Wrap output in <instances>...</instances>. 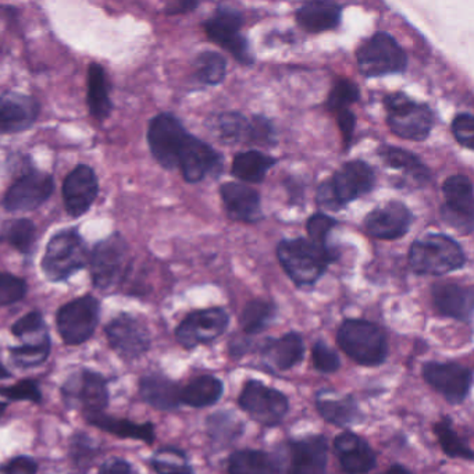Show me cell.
<instances>
[{
  "instance_id": "1",
  "label": "cell",
  "mask_w": 474,
  "mask_h": 474,
  "mask_svg": "<svg viewBox=\"0 0 474 474\" xmlns=\"http://www.w3.org/2000/svg\"><path fill=\"white\" fill-rule=\"evenodd\" d=\"M277 258L296 287H312L337 261L338 253L331 246L314 243L309 238L283 240L277 246Z\"/></svg>"
},
{
  "instance_id": "2",
  "label": "cell",
  "mask_w": 474,
  "mask_h": 474,
  "mask_svg": "<svg viewBox=\"0 0 474 474\" xmlns=\"http://www.w3.org/2000/svg\"><path fill=\"white\" fill-rule=\"evenodd\" d=\"M376 174L364 160H352L340 167L333 179L325 180L317 188V205L325 211H337L357 198L372 192Z\"/></svg>"
},
{
  "instance_id": "3",
  "label": "cell",
  "mask_w": 474,
  "mask_h": 474,
  "mask_svg": "<svg viewBox=\"0 0 474 474\" xmlns=\"http://www.w3.org/2000/svg\"><path fill=\"white\" fill-rule=\"evenodd\" d=\"M466 253L462 246L445 234H426L416 240L409 249V264L419 275H445L465 267Z\"/></svg>"
},
{
  "instance_id": "4",
  "label": "cell",
  "mask_w": 474,
  "mask_h": 474,
  "mask_svg": "<svg viewBox=\"0 0 474 474\" xmlns=\"http://www.w3.org/2000/svg\"><path fill=\"white\" fill-rule=\"evenodd\" d=\"M340 348L360 366H381L388 357V343L383 328L364 319H346L338 328Z\"/></svg>"
},
{
  "instance_id": "5",
  "label": "cell",
  "mask_w": 474,
  "mask_h": 474,
  "mask_svg": "<svg viewBox=\"0 0 474 474\" xmlns=\"http://www.w3.org/2000/svg\"><path fill=\"white\" fill-rule=\"evenodd\" d=\"M386 124L389 129L407 141L422 142L428 139L434 127V113L426 103H419L398 91L384 98Z\"/></svg>"
},
{
  "instance_id": "6",
  "label": "cell",
  "mask_w": 474,
  "mask_h": 474,
  "mask_svg": "<svg viewBox=\"0 0 474 474\" xmlns=\"http://www.w3.org/2000/svg\"><path fill=\"white\" fill-rule=\"evenodd\" d=\"M360 73L367 78L401 74L407 70V56L388 33H376L356 50Z\"/></svg>"
},
{
  "instance_id": "7",
  "label": "cell",
  "mask_w": 474,
  "mask_h": 474,
  "mask_svg": "<svg viewBox=\"0 0 474 474\" xmlns=\"http://www.w3.org/2000/svg\"><path fill=\"white\" fill-rule=\"evenodd\" d=\"M88 262V249L81 235L76 230H66L47 243L42 269L50 282H63L84 269Z\"/></svg>"
},
{
  "instance_id": "8",
  "label": "cell",
  "mask_w": 474,
  "mask_h": 474,
  "mask_svg": "<svg viewBox=\"0 0 474 474\" xmlns=\"http://www.w3.org/2000/svg\"><path fill=\"white\" fill-rule=\"evenodd\" d=\"M241 409L264 428L282 425L290 412V399L259 380H248L238 397Z\"/></svg>"
},
{
  "instance_id": "9",
  "label": "cell",
  "mask_w": 474,
  "mask_h": 474,
  "mask_svg": "<svg viewBox=\"0 0 474 474\" xmlns=\"http://www.w3.org/2000/svg\"><path fill=\"white\" fill-rule=\"evenodd\" d=\"M190 132L181 121L170 113H160L150 120L148 127V144L159 164L167 170L179 169L180 156L184 149Z\"/></svg>"
},
{
  "instance_id": "10",
  "label": "cell",
  "mask_w": 474,
  "mask_h": 474,
  "mask_svg": "<svg viewBox=\"0 0 474 474\" xmlns=\"http://www.w3.org/2000/svg\"><path fill=\"white\" fill-rule=\"evenodd\" d=\"M242 26L243 17L240 10L219 6L214 10L213 15L203 23V30L211 42L232 53L237 62L251 66L253 63V55L245 36L241 34Z\"/></svg>"
},
{
  "instance_id": "11",
  "label": "cell",
  "mask_w": 474,
  "mask_h": 474,
  "mask_svg": "<svg viewBox=\"0 0 474 474\" xmlns=\"http://www.w3.org/2000/svg\"><path fill=\"white\" fill-rule=\"evenodd\" d=\"M129 249L120 234H113L97 243L89 256L94 285L108 290L123 280L129 267Z\"/></svg>"
},
{
  "instance_id": "12",
  "label": "cell",
  "mask_w": 474,
  "mask_h": 474,
  "mask_svg": "<svg viewBox=\"0 0 474 474\" xmlns=\"http://www.w3.org/2000/svg\"><path fill=\"white\" fill-rule=\"evenodd\" d=\"M445 203L441 206V217L448 226L469 235L473 232L474 197L473 184L466 176H452L442 185Z\"/></svg>"
},
{
  "instance_id": "13",
  "label": "cell",
  "mask_w": 474,
  "mask_h": 474,
  "mask_svg": "<svg viewBox=\"0 0 474 474\" xmlns=\"http://www.w3.org/2000/svg\"><path fill=\"white\" fill-rule=\"evenodd\" d=\"M99 320V302L82 296L68 302L57 314V328L68 345H78L92 337Z\"/></svg>"
},
{
  "instance_id": "14",
  "label": "cell",
  "mask_w": 474,
  "mask_h": 474,
  "mask_svg": "<svg viewBox=\"0 0 474 474\" xmlns=\"http://www.w3.org/2000/svg\"><path fill=\"white\" fill-rule=\"evenodd\" d=\"M423 378L449 404L460 405L470 394L473 372L457 362H428L423 365Z\"/></svg>"
},
{
  "instance_id": "15",
  "label": "cell",
  "mask_w": 474,
  "mask_h": 474,
  "mask_svg": "<svg viewBox=\"0 0 474 474\" xmlns=\"http://www.w3.org/2000/svg\"><path fill=\"white\" fill-rule=\"evenodd\" d=\"M230 316L222 308H209L188 314L177 327L176 337L184 348L193 349L213 343L226 333Z\"/></svg>"
},
{
  "instance_id": "16",
  "label": "cell",
  "mask_w": 474,
  "mask_h": 474,
  "mask_svg": "<svg viewBox=\"0 0 474 474\" xmlns=\"http://www.w3.org/2000/svg\"><path fill=\"white\" fill-rule=\"evenodd\" d=\"M412 222V211L405 203L388 201L365 217L364 227L365 232L376 240L394 241L407 234Z\"/></svg>"
},
{
  "instance_id": "17",
  "label": "cell",
  "mask_w": 474,
  "mask_h": 474,
  "mask_svg": "<svg viewBox=\"0 0 474 474\" xmlns=\"http://www.w3.org/2000/svg\"><path fill=\"white\" fill-rule=\"evenodd\" d=\"M55 182L49 174L31 171L13 182L4 197V206L9 211H30L49 200Z\"/></svg>"
},
{
  "instance_id": "18",
  "label": "cell",
  "mask_w": 474,
  "mask_h": 474,
  "mask_svg": "<svg viewBox=\"0 0 474 474\" xmlns=\"http://www.w3.org/2000/svg\"><path fill=\"white\" fill-rule=\"evenodd\" d=\"M179 169L185 181L197 184L209 174L222 173V158L211 145L190 134L180 156Z\"/></svg>"
},
{
  "instance_id": "19",
  "label": "cell",
  "mask_w": 474,
  "mask_h": 474,
  "mask_svg": "<svg viewBox=\"0 0 474 474\" xmlns=\"http://www.w3.org/2000/svg\"><path fill=\"white\" fill-rule=\"evenodd\" d=\"M108 343L124 359H135L149 349L147 327L129 314H121L106 327Z\"/></svg>"
},
{
  "instance_id": "20",
  "label": "cell",
  "mask_w": 474,
  "mask_h": 474,
  "mask_svg": "<svg viewBox=\"0 0 474 474\" xmlns=\"http://www.w3.org/2000/svg\"><path fill=\"white\" fill-rule=\"evenodd\" d=\"M99 192V182L94 169L79 164L68 174L63 185V200L66 211L73 217L86 214Z\"/></svg>"
},
{
  "instance_id": "21",
  "label": "cell",
  "mask_w": 474,
  "mask_h": 474,
  "mask_svg": "<svg viewBox=\"0 0 474 474\" xmlns=\"http://www.w3.org/2000/svg\"><path fill=\"white\" fill-rule=\"evenodd\" d=\"M287 474H327L328 442L325 436L293 439L288 444Z\"/></svg>"
},
{
  "instance_id": "22",
  "label": "cell",
  "mask_w": 474,
  "mask_h": 474,
  "mask_svg": "<svg viewBox=\"0 0 474 474\" xmlns=\"http://www.w3.org/2000/svg\"><path fill=\"white\" fill-rule=\"evenodd\" d=\"M334 451L346 474H366L377 465V455L366 439L344 431L334 439Z\"/></svg>"
},
{
  "instance_id": "23",
  "label": "cell",
  "mask_w": 474,
  "mask_h": 474,
  "mask_svg": "<svg viewBox=\"0 0 474 474\" xmlns=\"http://www.w3.org/2000/svg\"><path fill=\"white\" fill-rule=\"evenodd\" d=\"M431 296L434 306L441 316L471 323L474 309L473 288L454 283H438L431 288Z\"/></svg>"
},
{
  "instance_id": "24",
  "label": "cell",
  "mask_w": 474,
  "mask_h": 474,
  "mask_svg": "<svg viewBox=\"0 0 474 474\" xmlns=\"http://www.w3.org/2000/svg\"><path fill=\"white\" fill-rule=\"evenodd\" d=\"M222 205L227 214L235 222H252L263 219L261 195L242 182H226L220 187Z\"/></svg>"
},
{
  "instance_id": "25",
  "label": "cell",
  "mask_w": 474,
  "mask_h": 474,
  "mask_svg": "<svg viewBox=\"0 0 474 474\" xmlns=\"http://www.w3.org/2000/svg\"><path fill=\"white\" fill-rule=\"evenodd\" d=\"M39 115V105L26 95L7 92L0 97V132L15 134L30 129Z\"/></svg>"
},
{
  "instance_id": "26",
  "label": "cell",
  "mask_w": 474,
  "mask_h": 474,
  "mask_svg": "<svg viewBox=\"0 0 474 474\" xmlns=\"http://www.w3.org/2000/svg\"><path fill=\"white\" fill-rule=\"evenodd\" d=\"M259 352L267 366L277 372H287L304 360V338L295 331L284 334L280 338H266Z\"/></svg>"
},
{
  "instance_id": "27",
  "label": "cell",
  "mask_w": 474,
  "mask_h": 474,
  "mask_svg": "<svg viewBox=\"0 0 474 474\" xmlns=\"http://www.w3.org/2000/svg\"><path fill=\"white\" fill-rule=\"evenodd\" d=\"M68 398H76L87 416L102 413L108 405V386L97 373L86 372L77 376L76 383H67Z\"/></svg>"
},
{
  "instance_id": "28",
  "label": "cell",
  "mask_w": 474,
  "mask_h": 474,
  "mask_svg": "<svg viewBox=\"0 0 474 474\" xmlns=\"http://www.w3.org/2000/svg\"><path fill=\"white\" fill-rule=\"evenodd\" d=\"M296 21L304 31L311 34L335 30L343 18V6L333 2H308L295 13Z\"/></svg>"
},
{
  "instance_id": "29",
  "label": "cell",
  "mask_w": 474,
  "mask_h": 474,
  "mask_svg": "<svg viewBox=\"0 0 474 474\" xmlns=\"http://www.w3.org/2000/svg\"><path fill=\"white\" fill-rule=\"evenodd\" d=\"M381 161L393 170L401 171L405 177H409L415 184L426 185L431 181L428 167L420 160L415 153L391 145H381L378 148Z\"/></svg>"
},
{
  "instance_id": "30",
  "label": "cell",
  "mask_w": 474,
  "mask_h": 474,
  "mask_svg": "<svg viewBox=\"0 0 474 474\" xmlns=\"http://www.w3.org/2000/svg\"><path fill=\"white\" fill-rule=\"evenodd\" d=\"M317 412L325 422L337 428H351L364 422L365 413L354 396H345L340 399L325 398L322 393L317 394Z\"/></svg>"
},
{
  "instance_id": "31",
  "label": "cell",
  "mask_w": 474,
  "mask_h": 474,
  "mask_svg": "<svg viewBox=\"0 0 474 474\" xmlns=\"http://www.w3.org/2000/svg\"><path fill=\"white\" fill-rule=\"evenodd\" d=\"M206 126L222 144H249L251 120L240 111H224L214 115Z\"/></svg>"
},
{
  "instance_id": "32",
  "label": "cell",
  "mask_w": 474,
  "mask_h": 474,
  "mask_svg": "<svg viewBox=\"0 0 474 474\" xmlns=\"http://www.w3.org/2000/svg\"><path fill=\"white\" fill-rule=\"evenodd\" d=\"M141 396L156 409H176L181 404V388L164 376L150 375L142 378Z\"/></svg>"
},
{
  "instance_id": "33",
  "label": "cell",
  "mask_w": 474,
  "mask_h": 474,
  "mask_svg": "<svg viewBox=\"0 0 474 474\" xmlns=\"http://www.w3.org/2000/svg\"><path fill=\"white\" fill-rule=\"evenodd\" d=\"M224 384L214 376L205 375L193 378L187 386L181 388V404L191 407H213L222 399Z\"/></svg>"
},
{
  "instance_id": "34",
  "label": "cell",
  "mask_w": 474,
  "mask_h": 474,
  "mask_svg": "<svg viewBox=\"0 0 474 474\" xmlns=\"http://www.w3.org/2000/svg\"><path fill=\"white\" fill-rule=\"evenodd\" d=\"M277 163L275 159L264 155L261 150H246L238 153L232 160V173L235 179L251 184H259L266 179L267 173Z\"/></svg>"
},
{
  "instance_id": "35",
  "label": "cell",
  "mask_w": 474,
  "mask_h": 474,
  "mask_svg": "<svg viewBox=\"0 0 474 474\" xmlns=\"http://www.w3.org/2000/svg\"><path fill=\"white\" fill-rule=\"evenodd\" d=\"M273 455L259 449H241L229 459V474H277Z\"/></svg>"
},
{
  "instance_id": "36",
  "label": "cell",
  "mask_w": 474,
  "mask_h": 474,
  "mask_svg": "<svg viewBox=\"0 0 474 474\" xmlns=\"http://www.w3.org/2000/svg\"><path fill=\"white\" fill-rule=\"evenodd\" d=\"M88 108L91 115L100 121L108 118L111 111L108 77L105 68L97 63L88 68Z\"/></svg>"
},
{
  "instance_id": "37",
  "label": "cell",
  "mask_w": 474,
  "mask_h": 474,
  "mask_svg": "<svg viewBox=\"0 0 474 474\" xmlns=\"http://www.w3.org/2000/svg\"><path fill=\"white\" fill-rule=\"evenodd\" d=\"M275 316L277 306L273 302L255 299L248 302L241 312L240 325L248 335H258L274 322Z\"/></svg>"
},
{
  "instance_id": "38",
  "label": "cell",
  "mask_w": 474,
  "mask_h": 474,
  "mask_svg": "<svg viewBox=\"0 0 474 474\" xmlns=\"http://www.w3.org/2000/svg\"><path fill=\"white\" fill-rule=\"evenodd\" d=\"M88 417L92 425L98 426V428L108 431V433L115 434V436L123 437V438L141 439L148 444H153V441H155V428L150 423L137 425V423L129 422V420L113 419L108 416H103L102 413L88 416Z\"/></svg>"
},
{
  "instance_id": "39",
  "label": "cell",
  "mask_w": 474,
  "mask_h": 474,
  "mask_svg": "<svg viewBox=\"0 0 474 474\" xmlns=\"http://www.w3.org/2000/svg\"><path fill=\"white\" fill-rule=\"evenodd\" d=\"M206 428L211 441L219 447H227V445L240 438L245 430L243 423L238 419L237 416L227 410H220L209 416L206 420Z\"/></svg>"
},
{
  "instance_id": "40",
  "label": "cell",
  "mask_w": 474,
  "mask_h": 474,
  "mask_svg": "<svg viewBox=\"0 0 474 474\" xmlns=\"http://www.w3.org/2000/svg\"><path fill=\"white\" fill-rule=\"evenodd\" d=\"M434 433H436L445 455H448L454 459H466L470 462L474 459L473 449L470 448V445L466 442V439L457 433L449 416H445L444 419L439 420L434 426Z\"/></svg>"
},
{
  "instance_id": "41",
  "label": "cell",
  "mask_w": 474,
  "mask_h": 474,
  "mask_svg": "<svg viewBox=\"0 0 474 474\" xmlns=\"http://www.w3.org/2000/svg\"><path fill=\"white\" fill-rule=\"evenodd\" d=\"M195 76L198 81L202 82L205 86L216 87L220 86L227 74V60L224 56L213 50H206L200 53L195 63Z\"/></svg>"
},
{
  "instance_id": "42",
  "label": "cell",
  "mask_w": 474,
  "mask_h": 474,
  "mask_svg": "<svg viewBox=\"0 0 474 474\" xmlns=\"http://www.w3.org/2000/svg\"><path fill=\"white\" fill-rule=\"evenodd\" d=\"M152 466L158 474H195L185 452L163 448L153 457Z\"/></svg>"
},
{
  "instance_id": "43",
  "label": "cell",
  "mask_w": 474,
  "mask_h": 474,
  "mask_svg": "<svg viewBox=\"0 0 474 474\" xmlns=\"http://www.w3.org/2000/svg\"><path fill=\"white\" fill-rule=\"evenodd\" d=\"M36 238V229L31 220H15L7 226L6 240L13 248L17 249L18 252L24 255H30L33 252Z\"/></svg>"
},
{
  "instance_id": "44",
  "label": "cell",
  "mask_w": 474,
  "mask_h": 474,
  "mask_svg": "<svg viewBox=\"0 0 474 474\" xmlns=\"http://www.w3.org/2000/svg\"><path fill=\"white\" fill-rule=\"evenodd\" d=\"M13 334L17 337L26 338V344H39L49 340L45 330L44 317L39 312H31L26 316L21 317L12 328Z\"/></svg>"
},
{
  "instance_id": "45",
  "label": "cell",
  "mask_w": 474,
  "mask_h": 474,
  "mask_svg": "<svg viewBox=\"0 0 474 474\" xmlns=\"http://www.w3.org/2000/svg\"><path fill=\"white\" fill-rule=\"evenodd\" d=\"M359 98L360 92L356 84L354 81H349V79L340 78L334 84L333 89L328 95V110L338 113L344 108H349V106L352 103H356Z\"/></svg>"
},
{
  "instance_id": "46",
  "label": "cell",
  "mask_w": 474,
  "mask_h": 474,
  "mask_svg": "<svg viewBox=\"0 0 474 474\" xmlns=\"http://www.w3.org/2000/svg\"><path fill=\"white\" fill-rule=\"evenodd\" d=\"M15 364L21 367H34L44 364L49 355V340L39 344H26L20 348L13 349Z\"/></svg>"
},
{
  "instance_id": "47",
  "label": "cell",
  "mask_w": 474,
  "mask_h": 474,
  "mask_svg": "<svg viewBox=\"0 0 474 474\" xmlns=\"http://www.w3.org/2000/svg\"><path fill=\"white\" fill-rule=\"evenodd\" d=\"M338 222L333 217L325 213H316L309 217L306 222V232L309 234V240L322 246L328 245V238L331 232L337 227Z\"/></svg>"
},
{
  "instance_id": "48",
  "label": "cell",
  "mask_w": 474,
  "mask_h": 474,
  "mask_svg": "<svg viewBox=\"0 0 474 474\" xmlns=\"http://www.w3.org/2000/svg\"><path fill=\"white\" fill-rule=\"evenodd\" d=\"M26 284L23 278L9 273H0V306L15 304L26 296Z\"/></svg>"
},
{
  "instance_id": "49",
  "label": "cell",
  "mask_w": 474,
  "mask_h": 474,
  "mask_svg": "<svg viewBox=\"0 0 474 474\" xmlns=\"http://www.w3.org/2000/svg\"><path fill=\"white\" fill-rule=\"evenodd\" d=\"M312 357H314V365L319 372L335 373L340 370L341 357L337 351H334L330 345L325 341L319 340L314 343L312 349Z\"/></svg>"
},
{
  "instance_id": "50",
  "label": "cell",
  "mask_w": 474,
  "mask_h": 474,
  "mask_svg": "<svg viewBox=\"0 0 474 474\" xmlns=\"http://www.w3.org/2000/svg\"><path fill=\"white\" fill-rule=\"evenodd\" d=\"M249 144L258 147H273L275 145V129L272 121L264 116H253L251 118V135Z\"/></svg>"
},
{
  "instance_id": "51",
  "label": "cell",
  "mask_w": 474,
  "mask_h": 474,
  "mask_svg": "<svg viewBox=\"0 0 474 474\" xmlns=\"http://www.w3.org/2000/svg\"><path fill=\"white\" fill-rule=\"evenodd\" d=\"M452 134L455 139L466 149H473L474 147V118L470 113L458 115L452 121Z\"/></svg>"
},
{
  "instance_id": "52",
  "label": "cell",
  "mask_w": 474,
  "mask_h": 474,
  "mask_svg": "<svg viewBox=\"0 0 474 474\" xmlns=\"http://www.w3.org/2000/svg\"><path fill=\"white\" fill-rule=\"evenodd\" d=\"M0 394L7 398L17 399V401H41V393L34 381H21L17 386L0 389Z\"/></svg>"
},
{
  "instance_id": "53",
  "label": "cell",
  "mask_w": 474,
  "mask_h": 474,
  "mask_svg": "<svg viewBox=\"0 0 474 474\" xmlns=\"http://www.w3.org/2000/svg\"><path fill=\"white\" fill-rule=\"evenodd\" d=\"M36 460L18 457L0 466V474H36Z\"/></svg>"
},
{
  "instance_id": "54",
  "label": "cell",
  "mask_w": 474,
  "mask_h": 474,
  "mask_svg": "<svg viewBox=\"0 0 474 474\" xmlns=\"http://www.w3.org/2000/svg\"><path fill=\"white\" fill-rule=\"evenodd\" d=\"M338 127L343 134L344 144L348 148L354 137L355 126H356V116L349 108H344L337 113Z\"/></svg>"
},
{
  "instance_id": "55",
  "label": "cell",
  "mask_w": 474,
  "mask_h": 474,
  "mask_svg": "<svg viewBox=\"0 0 474 474\" xmlns=\"http://www.w3.org/2000/svg\"><path fill=\"white\" fill-rule=\"evenodd\" d=\"M99 474H131V468H129V463L124 462V460H108V462H106L103 468L100 469Z\"/></svg>"
},
{
  "instance_id": "56",
  "label": "cell",
  "mask_w": 474,
  "mask_h": 474,
  "mask_svg": "<svg viewBox=\"0 0 474 474\" xmlns=\"http://www.w3.org/2000/svg\"><path fill=\"white\" fill-rule=\"evenodd\" d=\"M195 7H198V4L195 2H176V4L167 6L166 12L169 15H179V13L192 12Z\"/></svg>"
},
{
  "instance_id": "57",
  "label": "cell",
  "mask_w": 474,
  "mask_h": 474,
  "mask_svg": "<svg viewBox=\"0 0 474 474\" xmlns=\"http://www.w3.org/2000/svg\"><path fill=\"white\" fill-rule=\"evenodd\" d=\"M386 474H413L412 471L409 470V469L405 468V466L398 465H393L391 468L388 469V471H386Z\"/></svg>"
},
{
  "instance_id": "58",
  "label": "cell",
  "mask_w": 474,
  "mask_h": 474,
  "mask_svg": "<svg viewBox=\"0 0 474 474\" xmlns=\"http://www.w3.org/2000/svg\"><path fill=\"white\" fill-rule=\"evenodd\" d=\"M9 377V372L5 369L4 365L0 364V378Z\"/></svg>"
},
{
  "instance_id": "59",
  "label": "cell",
  "mask_w": 474,
  "mask_h": 474,
  "mask_svg": "<svg viewBox=\"0 0 474 474\" xmlns=\"http://www.w3.org/2000/svg\"><path fill=\"white\" fill-rule=\"evenodd\" d=\"M5 410H6V405L2 404V402H0V416L4 415Z\"/></svg>"
}]
</instances>
